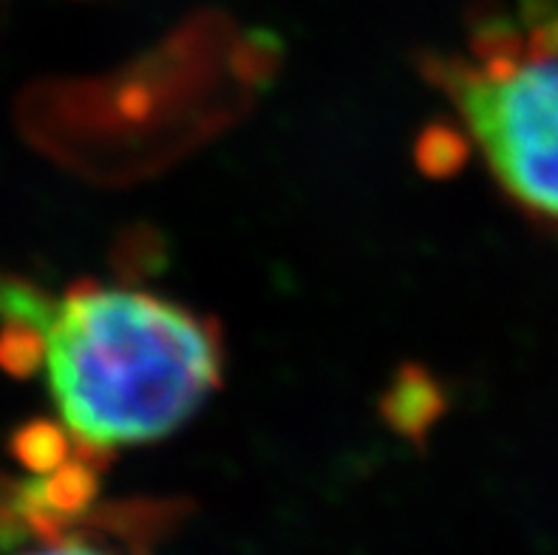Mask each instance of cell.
Listing matches in <instances>:
<instances>
[{"mask_svg": "<svg viewBox=\"0 0 558 555\" xmlns=\"http://www.w3.org/2000/svg\"><path fill=\"white\" fill-rule=\"evenodd\" d=\"M496 184L558 230V0L480 14L465 51L428 57Z\"/></svg>", "mask_w": 558, "mask_h": 555, "instance_id": "cell-2", "label": "cell"}, {"mask_svg": "<svg viewBox=\"0 0 558 555\" xmlns=\"http://www.w3.org/2000/svg\"><path fill=\"white\" fill-rule=\"evenodd\" d=\"M14 454L23 464H28L37 473H51L60 464H65L69 457V439L65 431L54 429V425H28L14 439Z\"/></svg>", "mask_w": 558, "mask_h": 555, "instance_id": "cell-3", "label": "cell"}, {"mask_svg": "<svg viewBox=\"0 0 558 555\" xmlns=\"http://www.w3.org/2000/svg\"><path fill=\"white\" fill-rule=\"evenodd\" d=\"M21 555H128V553L111 547V544L97 539V535L85 533L83 528H74L71 533H65L63 539L46 542V547L28 550V553H21Z\"/></svg>", "mask_w": 558, "mask_h": 555, "instance_id": "cell-4", "label": "cell"}, {"mask_svg": "<svg viewBox=\"0 0 558 555\" xmlns=\"http://www.w3.org/2000/svg\"><path fill=\"white\" fill-rule=\"evenodd\" d=\"M0 306L37 326L57 414L92 457L173 434L219 386V329L162 295L77 283L51 301L9 283Z\"/></svg>", "mask_w": 558, "mask_h": 555, "instance_id": "cell-1", "label": "cell"}]
</instances>
